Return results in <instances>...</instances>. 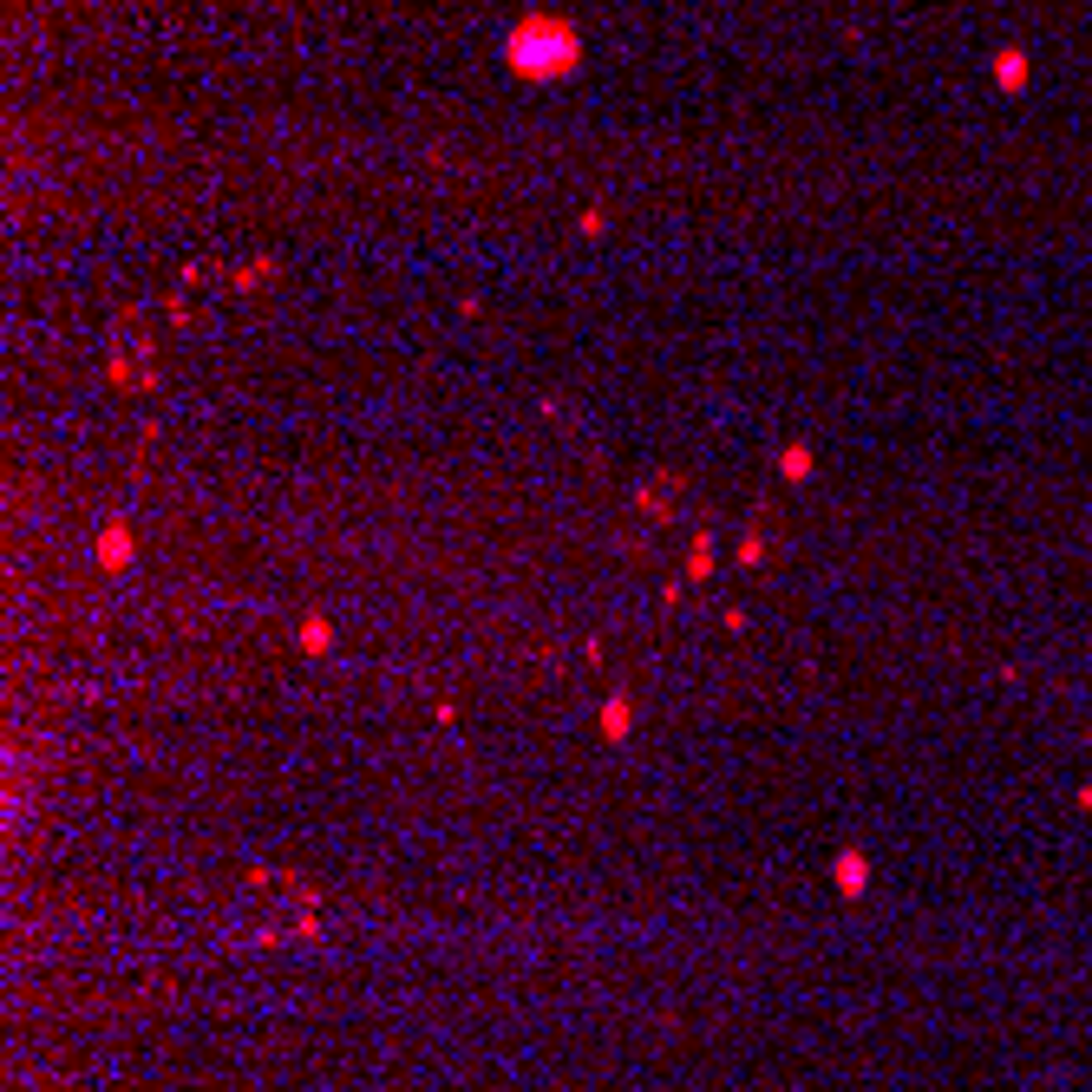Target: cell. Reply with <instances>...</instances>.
Here are the masks:
<instances>
[{
  "instance_id": "6da1fadb",
  "label": "cell",
  "mask_w": 1092,
  "mask_h": 1092,
  "mask_svg": "<svg viewBox=\"0 0 1092 1092\" xmlns=\"http://www.w3.org/2000/svg\"><path fill=\"white\" fill-rule=\"evenodd\" d=\"M510 60L537 72V46H530V40H517V46H510ZM569 60H576V40H569V33H556V40L544 46V66H569Z\"/></svg>"
},
{
  "instance_id": "7a4b0ae2",
  "label": "cell",
  "mask_w": 1092,
  "mask_h": 1092,
  "mask_svg": "<svg viewBox=\"0 0 1092 1092\" xmlns=\"http://www.w3.org/2000/svg\"><path fill=\"white\" fill-rule=\"evenodd\" d=\"M830 876H837V890H844V896H857V890H864V883H870V870H864V857H837V870H830Z\"/></svg>"
}]
</instances>
